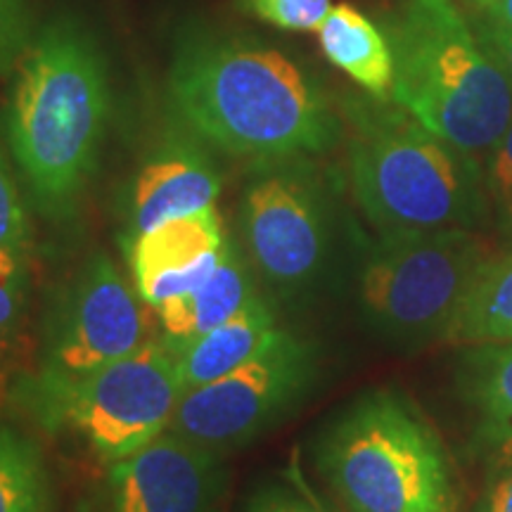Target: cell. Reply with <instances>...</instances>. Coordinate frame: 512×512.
<instances>
[{
    "label": "cell",
    "mask_w": 512,
    "mask_h": 512,
    "mask_svg": "<svg viewBox=\"0 0 512 512\" xmlns=\"http://www.w3.org/2000/svg\"><path fill=\"white\" fill-rule=\"evenodd\" d=\"M178 117L204 143L233 157L285 162L328 150L337 119L299 64L245 41H197L169 72Z\"/></svg>",
    "instance_id": "1"
},
{
    "label": "cell",
    "mask_w": 512,
    "mask_h": 512,
    "mask_svg": "<svg viewBox=\"0 0 512 512\" xmlns=\"http://www.w3.org/2000/svg\"><path fill=\"white\" fill-rule=\"evenodd\" d=\"M110 79L95 38L76 19L36 31L15 69L8 138L36 207L69 219L98 171Z\"/></svg>",
    "instance_id": "2"
},
{
    "label": "cell",
    "mask_w": 512,
    "mask_h": 512,
    "mask_svg": "<svg viewBox=\"0 0 512 512\" xmlns=\"http://www.w3.org/2000/svg\"><path fill=\"white\" fill-rule=\"evenodd\" d=\"M392 100L472 159L512 124V81L451 0H406L389 34Z\"/></svg>",
    "instance_id": "3"
},
{
    "label": "cell",
    "mask_w": 512,
    "mask_h": 512,
    "mask_svg": "<svg viewBox=\"0 0 512 512\" xmlns=\"http://www.w3.org/2000/svg\"><path fill=\"white\" fill-rule=\"evenodd\" d=\"M316 463L344 512H458L451 453L399 389H373L320 437Z\"/></svg>",
    "instance_id": "4"
},
{
    "label": "cell",
    "mask_w": 512,
    "mask_h": 512,
    "mask_svg": "<svg viewBox=\"0 0 512 512\" xmlns=\"http://www.w3.org/2000/svg\"><path fill=\"white\" fill-rule=\"evenodd\" d=\"M351 124V185L382 235L475 230L482 223L486 192L477 159L401 107H358Z\"/></svg>",
    "instance_id": "5"
},
{
    "label": "cell",
    "mask_w": 512,
    "mask_h": 512,
    "mask_svg": "<svg viewBox=\"0 0 512 512\" xmlns=\"http://www.w3.org/2000/svg\"><path fill=\"white\" fill-rule=\"evenodd\" d=\"M27 411L53 434L81 441L112 465L169 430L183 399L178 354L150 337L133 354L69 380L29 377L19 384Z\"/></svg>",
    "instance_id": "6"
},
{
    "label": "cell",
    "mask_w": 512,
    "mask_h": 512,
    "mask_svg": "<svg viewBox=\"0 0 512 512\" xmlns=\"http://www.w3.org/2000/svg\"><path fill=\"white\" fill-rule=\"evenodd\" d=\"M489 259L475 230L382 235L361 268L363 313L394 342H444L465 294Z\"/></svg>",
    "instance_id": "7"
},
{
    "label": "cell",
    "mask_w": 512,
    "mask_h": 512,
    "mask_svg": "<svg viewBox=\"0 0 512 512\" xmlns=\"http://www.w3.org/2000/svg\"><path fill=\"white\" fill-rule=\"evenodd\" d=\"M316 377V351L280 328L233 373L183 394L169 430L216 453L252 444L302 401Z\"/></svg>",
    "instance_id": "8"
},
{
    "label": "cell",
    "mask_w": 512,
    "mask_h": 512,
    "mask_svg": "<svg viewBox=\"0 0 512 512\" xmlns=\"http://www.w3.org/2000/svg\"><path fill=\"white\" fill-rule=\"evenodd\" d=\"M143 304L110 256H88L48 306L34 377L69 380L138 351L152 337Z\"/></svg>",
    "instance_id": "9"
},
{
    "label": "cell",
    "mask_w": 512,
    "mask_h": 512,
    "mask_svg": "<svg viewBox=\"0 0 512 512\" xmlns=\"http://www.w3.org/2000/svg\"><path fill=\"white\" fill-rule=\"evenodd\" d=\"M242 249L273 287L297 292L318 278L330 252L323 192L302 164L268 162L240 204Z\"/></svg>",
    "instance_id": "10"
},
{
    "label": "cell",
    "mask_w": 512,
    "mask_h": 512,
    "mask_svg": "<svg viewBox=\"0 0 512 512\" xmlns=\"http://www.w3.org/2000/svg\"><path fill=\"white\" fill-rule=\"evenodd\" d=\"M223 491L221 453L166 430L107 465L76 512H221Z\"/></svg>",
    "instance_id": "11"
},
{
    "label": "cell",
    "mask_w": 512,
    "mask_h": 512,
    "mask_svg": "<svg viewBox=\"0 0 512 512\" xmlns=\"http://www.w3.org/2000/svg\"><path fill=\"white\" fill-rule=\"evenodd\" d=\"M230 242L216 207L171 219L126 242L138 297L155 309L207 283L226 259Z\"/></svg>",
    "instance_id": "12"
},
{
    "label": "cell",
    "mask_w": 512,
    "mask_h": 512,
    "mask_svg": "<svg viewBox=\"0 0 512 512\" xmlns=\"http://www.w3.org/2000/svg\"><path fill=\"white\" fill-rule=\"evenodd\" d=\"M219 195L221 178L211 159L190 140H169L133 178L126 242L171 219L216 207Z\"/></svg>",
    "instance_id": "13"
},
{
    "label": "cell",
    "mask_w": 512,
    "mask_h": 512,
    "mask_svg": "<svg viewBox=\"0 0 512 512\" xmlns=\"http://www.w3.org/2000/svg\"><path fill=\"white\" fill-rule=\"evenodd\" d=\"M256 294L259 292L254 285L252 261L245 249H240L233 240L226 259L207 283L155 306L159 330H162L159 339L178 354L197 337L207 335L209 330L219 328L221 323L245 309Z\"/></svg>",
    "instance_id": "14"
},
{
    "label": "cell",
    "mask_w": 512,
    "mask_h": 512,
    "mask_svg": "<svg viewBox=\"0 0 512 512\" xmlns=\"http://www.w3.org/2000/svg\"><path fill=\"white\" fill-rule=\"evenodd\" d=\"M458 394L491 460L512 451V342L472 344L458 361Z\"/></svg>",
    "instance_id": "15"
},
{
    "label": "cell",
    "mask_w": 512,
    "mask_h": 512,
    "mask_svg": "<svg viewBox=\"0 0 512 512\" xmlns=\"http://www.w3.org/2000/svg\"><path fill=\"white\" fill-rule=\"evenodd\" d=\"M278 330V316L273 306L266 297L256 294L233 318L178 351L183 394L233 373L235 368L259 354Z\"/></svg>",
    "instance_id": "16"
},
{
    "label": "cell",
    "mask_w": 512,
    "mask_h": 512,
    "mask_svg": "<svg viewBox=\"0 0 512 512\" xmlns=\"http://www.w3.org/2000/svg\"><path fill=\"white\" fill-rule=\"evenodd\" d=\"M320 50L377 100L392 98L394 55L387 36L351 5H335L318 27Z\"/></svg>",
    "instance_id": "17"
},
{
    "label": "cell",
    "mask_w": 512,
    "mask_h": 512,
    "mask_svg": "<svg viewBox=\"0 0 512 512\" xmlns=\"http://www.w3.org/2000/svg\"><path fill=\"white\" fill-rule=\"evenodd\" d=\"M444 342L456 347L512 342V249L486 261Z\"/></svg>",
    "instance_id": "18"
},
{
    "label": "cell",
    "mask_w": 512,
    "mask_h": 512,
    "mask_svg": "<svg viewBox=\"0 0 512 512\" xmlns=\"http://www.w3.org/2000/svg\"><path fill=\"white\" fill-rule=\"evenodd\" d=\"M0 512H57V489L43 448L0 420Z\"/></svg>",
    "instance_id": "19"
},
{
    "label": "cell",
    "mask_w": 512,
    "mask_h": 512,
    "mask_svg": "<svg viewBox=\"0 0 512 512\" xmlns=\"http://www.w3.org/2000/svg\"><path fill=\"white\" fill-rule=\"evenodd\" d=\"M482 178L498 233L512 245V124L484 157Z\"/></svg>",
    "instance_id": "20"
},
{
    "label": "cell",
    "mask_w": 512,
    "mask_h": 512,
    "mask_svg": "<svg viewBox=\"0 0 512 512\" xmlns=\"http://www.w3.org/2000/svg\"><path fill=\"white\" fill-rule=\"evenodd\" d=\"M29 290V254L0 247V344L17 335Z\"/></svg>",
    "instance_id": "21"
},
{
    "label": "cell",
    "mask_w": 512,
    "mask_h": 512,
    "mask_svg": "<svg viewBox=\"0 0 512 512\" xmlns=\"http://www.w3.org/2000/svg\"><path fill=\"white\" fill-rule=\"evenodd\" d=\"M242 512H337L318 494H313L297 472L261 484Z\"/></svg>",
    "instance_id": "22"
},
{
    "label": "cell",
    "mask_w": 512,
    "mask_h": 512,
    "mask_svg": "<svg viewBox=\"0 0 512 512\" xmlns=\"http://www.w3.org/2000/svg\"><path fill=\"white\" fill-rule=\"evenodd\" d=\"M242 10L287 31H318L332 10L330 0H240Z\"/></svg>",
    "instance_id": "23"
},
{
    "label": "cell",
    "mask_w": 512,
    "mask_h": 512,
    "mask_svg": "<svg viewBox=\"0 0 512 512\" xmlns=\"http://www.w3.org/2000/svg\"><path fill=\"white\" fill-rule=\"evenodd\" d=\"M34 36L29 0H0V76L15 72Z\"/></svg>",
    "instance_id": "24"
},
{
    "label": "cell",
    "mask_w": 512,
    "mask_h": 512,
    "mask_svg": "<svg viewBox=\"0 0 512 512\" xmlns=\"http://www.w3.org/2000/svg\"><path fill=\"white\" fill-rule=\"evenodd\" d=\"M0 247L27 254L31 249L29 214L3 150H0Z\"/></svg>",
    "instance_id": "25"
},
{
    "label": "cell",
    "mask_w": 512,
    "mask_h": 512,
    "mask_svg": "<svg viewBox=\"0 0 512 512\" xmlns=\"http://www.w3.org/2000/svg\"><path fill=\"white\" fill-rule=\"evenodd\" d=\"M489 482L475 512H512V451L494 458Z\"/></svg>",
    "instance_id": "26"
},
{
    "label": "cell",
    "mask_w": 512,
    "mask_h": 512,
    "mask_svg": "<svg viewBox=\"0 0 512 512\" xmlns=\"http://www.w3.org/2000/svg\"><path fill=\"white\" fill-rule=\"evenodd\" d=\"M479 36L484 38V43L494 50L498 62L503 64V69L508 72L512 81V27H503V24L484 22L479 27Z\"/></svg>",
    "instance_id": "27"
},
{
    "label": "cell",
    "mask_w": 512,
    "mask_h": 512,
    "mask_svg": "<svg viewBox=\"0 0 512 512\" xmlns=\"http://www.w3.org/2000/svg\"><path fill=\"white\" fill-rule=\"evenodd\" d=\"M486 22L512 27V0H491L484 8Z\"/></svg>",
    "instance_id": "28"
},
{
    "label": "cell",
    "mask_w": 512,
    "mask_h": 512,
    "mask_svg": "<svg viewBox=\"0 0 512 512\" xmlns=\"http://www.w3.org/2000/svg\"><path fill=\"white\" fill-rule=\"evenodd\" d=\"M467 3H472V5H477V8H486V5H489L491 3V0H467Z\"/></svg>",
    "instance_id": "29"
},
{
    "label": "cell",
    "mask_w": 512,
    "mask_h": 512,
    "mask_svg": "<svg viewBox=\"0 0 512 512\" xmlns=\"http://www.w3.org/2000/svg\"><path fill=\"white\" fill-rule=\"evenodd\" d=\"M5 389V375H3V368H0V394H3Z\"/></svg>",
    "instance_id": "30"
}]
</instances>
